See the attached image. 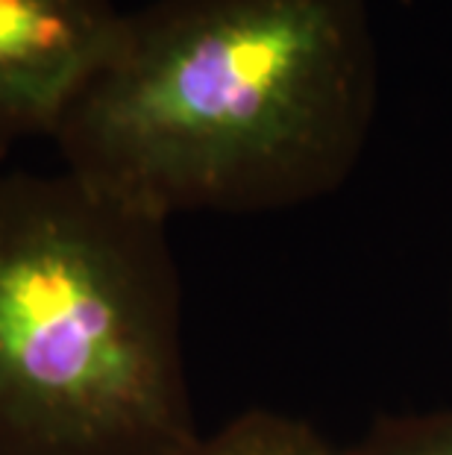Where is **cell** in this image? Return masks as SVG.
<instances>
[{"instance_id": "4", "label": "cell", "mask_w": 452, "mask_h": 455, "mask_svg": "<svg viewBox=\"0 0 452 455\" xmlns=\"http://www.w3.org/2000/svg\"><path fill=\"white\" fill-rule=\"evenodd\" d=\"M182 455H341V450L329 447L305 420L256 409L200 435Z\"/></svg>"}, {"instance_id": "2", "label": "cell", "mask_w": 452, "mask_h": 455, "mask_svg": "<svg viewBox=\"0 0 452 455\" xmlns=\"http://www.w3.org/2000/svg\"><path fill=\"white\" fill-rule=\"evenodd\" d=\"M197 438L165 220L68 168L0 177V455Z\"/></svg>"}, {"instance_id": "5", "label": "cell", "mask_w": 452, "mask_h": 455, "mask_svg": "<svg viewBox=\"0 0 452 455\" xmlns=\"http://www.w3.org/2000/svg\"><path fill=\"white\" fill-rule=\"evenodd\" d=\"M341 455H452V409L385 420Z\"/></svg>"}, {"instance_id": "3", "label": "cell", "mask_w": 452, "mask_h": 455, "mask_svg": "<svg viewBox=\"0 0 452 455\" xmlns=\"http://www.w3.org/2000/svg\"><path fill=\"white\" fill-rule=\"evenodd\" d=\"M115 0H0V156L56 135L118 42Z\"/></svg>"}, {"instance_id": "1", "label": "cell", "mask_w": 452, "mask_h": 455, "mask_svg": "<svg viewBox=\"0 0 452 455\" xmlns=\"http://www.w3.org/2000/svg\"><path fill=\"white\" fill-rule=\"evenodd\" d=\"M368 0H153L76 94L65 168L168 220L332 195L377 115Z\"/></svg>"}]
</instances>
